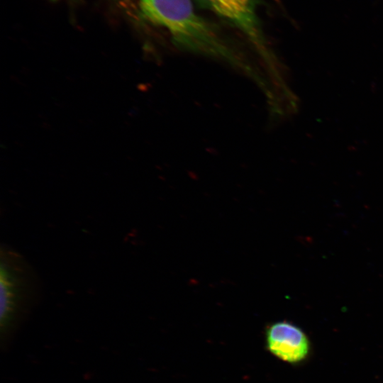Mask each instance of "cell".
<instances>
[{
  "mask_svg": "<svg viewBox=\"0 0 383 383\" xmlns=\"http://www.w3.org/2000/svg\"><path fill=\"white\" fill-rule=\"evenodd\" d=\"M143 14L165 28L180 46L228 55L229 50L214 28L194 10L191 0H139Z\"/></svg>",
  "mask_w": 383,
  "mask_h": 383,
  "instance_id": "1",
  "label": "cell"
},
{
  "mask_svg": "<svg viewBox=\"0 0 383 383\" xmlns=\"http://www.w3.org/2000/svg\"><path fill=\"white\" fill-rule=\"evenodd\" d=\"M1 328L8 331L30 309L39 293L35 272L21 255L8 246L0 252Z\"/></svg>",
  "mask_w": 383,
  "mask_h": 383,
  "instance_id": "2",
  "label": "cell"
},
{
  "mask_svg": "<svg viewBox=\"0 0 383 383\" xmlns=\"http://www.w3.org/2000/svg\"><path fill=\"white\" fill-rule=\"evenodd\" d=\"M269 351L282 360L295 363L305 359L309 351V343L304 333L287 321L276 322L266 331Z\"/></svg>",
  "mask_w": 383,
  "mask_h": 383,
  "instance_id": "4",
  "label": "cell"
},
{
  "mask_svg": "<svg viewBox=\"0 0 383 383\" xmlns=\"http://www.w3.org/2000/svg\"><path fill=\"white\" fill-rule=\"evenodd\" d=\"M240 30L257 48L266 51L258 17L260 0H196Z\"/></svg>",
  "mask_w": 383,
  "mask_h": 383,
  "instance_id": "3",
  "label": "cell"
}]
</instances>
